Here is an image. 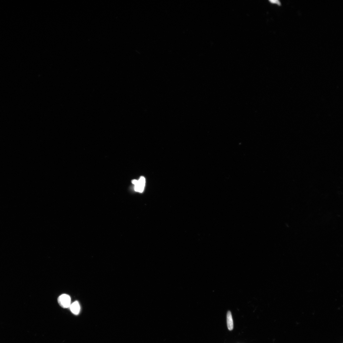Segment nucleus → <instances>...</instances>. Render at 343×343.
<instances>
[{
	"label": "nucleus",
	"instance_id": "1",
	"mask_svg": "<svg viewBox=\"0 0 343 343\" xmlns=\"http://www.w3.org/2000/svg\"><path fill=\"white\" fill-rule=\"evenodd\" d=\"M132 183L134 185V190L136 191L142 193L144 190L145 183V178L143 176L140 177L138 180L133 179L132 181Z\"/></svg>",
	"mask_w": 343,
	"mask_h": 343
},
{
	"label": "nucleus",
	"instance_id": "3",
	"mask_svg": "<svg viewBox=\"0 0 343 343\" xmlns=\"http://www.w3.org/2000/svg\"><path fill=\"white\" fill-rule=\"evenodd\" d=\"M70 310L75 315L79 314L80 311V306L79 302L76 301L71 305L70 306Z\"/></svg>",
	"mask_w": 343,
	"mask_h": 343
},
{
	"label": "nucleus",
	"instance_id": "2",
	"mask_svg": "<svg viewBox=\"0 0 343 343\" xmlns=\"http://www.w3.org/2000/svg\"><path fill=\"white\" fill-rule=\"evenodd\" d=\"M58 302L61 307L63 308H68L71 305V297L66 294L62 295L58 297Z\"/></svg>",
	"mask_w": 343,
	"mask_h": 343
},
{
	"label": "nucleus",
	"instance_id": "4",
	"mask_svg": "<svg viewBox=\"0 0 343 343\" xmlns=\"http://www.w3.org/2000/svg\"><path fill=\"white\" fill-rule=\"evenodd\" d=\"M227 323L228 329L232 330L234 328L233 321L231 312L229 311L227 314Z\"/></svg>",
	"mask_w": 343,
	"mask_h": 343
}]
</instances>
